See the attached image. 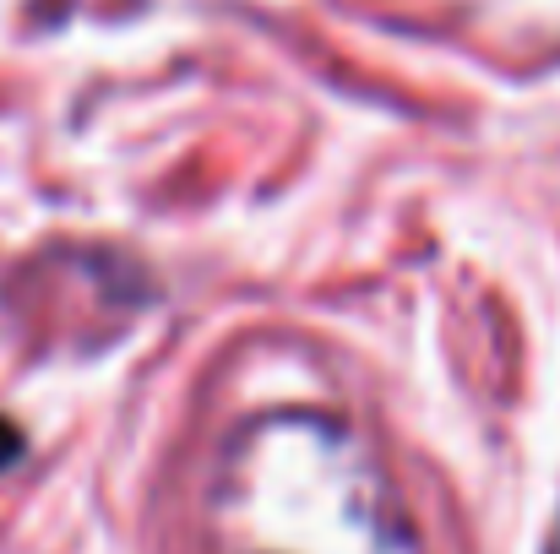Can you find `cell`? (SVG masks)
<instances>
[{"label": "cell", "instance_id": "obj_1", "mask_svg": "<svg viewBox=\"0 0 560 554\" xmlns=\"http://www.w3.org/2000/svg\"><path fill=\"white\" fill-rule=\"evenodd\" d=\"M16 457H22V429H16L11 419H0V473H5Z\"/></svg>", "mask_w": 560, "mask_h": 554}]
</instances>
